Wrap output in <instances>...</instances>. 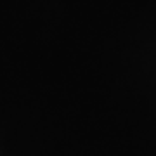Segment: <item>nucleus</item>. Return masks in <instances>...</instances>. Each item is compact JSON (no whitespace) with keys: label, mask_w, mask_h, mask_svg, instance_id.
I'll return each mask as SVG.
<instances>
[]
</instances>
